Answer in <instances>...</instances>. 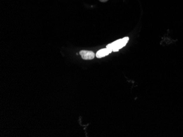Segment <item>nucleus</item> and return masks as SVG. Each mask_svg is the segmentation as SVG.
<instances>
[{
    "mask_svg": "<svg viewBox=\"0 0 183 137\" xmlns=\"http://www.w3.org/2000/svg\"><path fill=\"white\" fill-rule=\"evenodd\" d=\"M99 1H100L101 2H107L108 0H99Z\"/></svg>",
    "mask_w": 183,
    "mask_h": 137,
    "instance_id": "4",
    "label": "nucleus"
},
{
    "mask_svg": "<svg viewBox=\"0 0 183 137\" xmlns=\"http://www.w3.org/2000/svg\"><path fill=\"white\" fill-rule=\"evenodd\" d=\"M128 41H129V37H126L120 39H118L110 44H109L108 45L106 46V48L110 49L112 51H114V52L118 51L120 49H122L123 47H124L127 44Z\"/></svg>",
    "mask_w": 183,
    "mask_h": 137,
    "instance_id": "1",
    "label": "nucleus"
},
{
    "mask_svg": "<svg viewBox=\"0 0 183 137\" xmlns=\"http://www.w3.org/2000/svg\"><path fill=\"white\" fill-rule=\"evenodd\" d=\"M79 54L84 60H92L96 56L93 51L88 50H81L79 52Z\"/></svg>",
    "mask_w": 183,
    "mask_h": 137,
    "instance_id": "2",
    "label": "nucleus"
},
{
    "mask_svg": "<svg viewBox=\"0 0 183 137\" xmlns=\"http://www.w3.org/2000/svg\"><path fill=\"white\" fill-rule=\"evenodd\" d=\"M111 52L112 51L107 48L101 49L96 53V56L97 58H101L108 55L109 54H110Z\"/></svg>",
    "mask_w": 183,
    "mask_h": 137,
    "instance_id": "3",
    "label": "nucleus"
}]
</instances>
